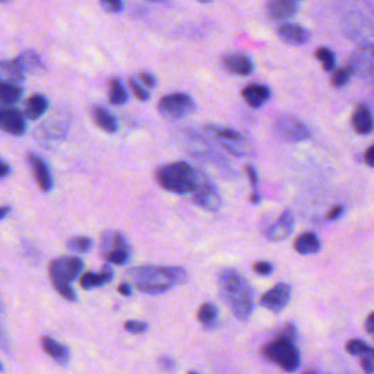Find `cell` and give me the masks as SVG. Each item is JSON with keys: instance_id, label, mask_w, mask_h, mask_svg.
Listing matches in <instances>:
<instances>
[{"instance_id": "cell-1", "label": "cell", "mask_w": 374, "mask_h": 374, "mask_svg": "<svg viewBox=\"0 0 374 374\" xmlns=\"http://www.w3.org/2000/svg\"><path fill=\"white\" fill-rule=\"evenodd\" d=\"M218 290L222 302L237 319L247 320L250 318L254 309L253 288L240 272L233 267L222 269L218 275Z\"/></svg>"}, {"instance_id": "cell-2", "label": "cell", "mask_w": 374, "mask_h": 374, "mask_svg": "<svg viewBox=\"0 0 374 374\" xmlns=\"http://www.w3.org/2000/svg\"><path fill=\"white\" fill-rule=\"evenodd\" d=\"M134 286L145 294H162L187 282V272L180 266H141L130 272Z\"/></svg>"}, {"instance_id": "cell-3", "label": "cell", "mask_w": 374, "mask_h": 374, "mask_svg": "<svg viewBox=\"0 0 374 374\" xmlns=\"http://www.w3.org/2000/svg\"><path fill=\"white\" fill-rule=\"evenodd\" d=\"M205 178L206 176L202 171L185 161L167 164L157 171V182L159 186L164 190L176 194H193L203 183Z\"/></svg>"}, {"instance_id": "cell-4", "label": "cell", "mask_w": 374, "mask_h": 374, "mask_svg": "<svg viewBox=\"0 0 374 374\" xmlns=\"http://www.w3.org/2000/svg\"><path fill=\"white\" fill-rule=\"evenodd\" d=\"M263 357L286 371H295L300 366V351L295 347V326L288 323L279 335L263 347Z\"/></svg>"}, {"instance_id": "cell-5", "label": "cell", "mask_w": 374, "mask_h": 374, "mask_svg": "<svg viewBox=\"0 0 374 374\" xmlns=\"http://www.w3.org/2000/svg\"><path fill=\"white\" fill-rule=\"evenodd\" d=\"M82 269L84 262L75 256H65L52 262L50 276L53 281V286L59 291V294L65 297L66 300L70 302L77 300V294L72 290L70 282L79 276Z\"/></svg>"}, {"instance_id": "cell-6", "label": "cell", "mask_w": 374, "mask_h": 374, "mask_svg": "<svg viewBox=\"0 0 374 374\" xmlns=\"http://www.w3.org/2000/svg\"><path fill=\"white\" fill-rule=\"evenodd\" d=\"M342 31L347 38L364 47H373V24L371 20L363 12H351L348 13L342 24Z\"/></svg>"}, {"instance_id": "cell-7", "label": "cell", "mask_w": 374, "mask_h": 374, "mask_svg": "<svg viewBox=\"0 0 374 374\" xmlns=\"http://www.w3.org/2000/svg\"><path fill=\"white\" fill-rule=\"evenodd\" d=\"M196 110V102L187 94H169L158 102V111L169 118H183Z\"/></svg>"}, {"instance_id": "cell-8", "label": "cell", "mask_w": 374, "mask_h": 374, "mask_svg": "<svg viewBox=\"0 0 374 374\" xmlns=\"http://www.w3.org/2000/svg\"><path fill=\"white\" fill-rule=\"evenodd\" d=\"M209 129H211L215 139L222 145V148L226 149V151L237 157H243L249 154L250 151L249 142L246 141V138L240 132L228 129V127H214V126H211Z\"/></svg>"}, {"instance_id": "cell-9", "label": "cell", "mask_w": 374, "mask_h": 374, "mask_svg": "<svg viewBox=\"0 0 374 374\" xmlns=\"http://www.w3.org/2000/svg\"><path fill=\"white\" fill-rule=\"evenodd\" d=\"M275 129L283 141L294 142V143L307 141L311 134L310 129L303 122H300L298 118L291 117V116L279 117L276 120Z\"/></svg>"}, {"instance_id": "cell-10", "label": "cell", "mask_w": 374, "mask_h": 374, "mask_svg": "<svg viewBox=\"0 0 374 374\" xmlns=\"http://www.w3.org/2000/svg\"><path fill=\"white\" fill-rule=\"evenodd\" d=\"M193 203L209 212H217L222 205V198L217 186L206 177L198 190L192 194Z\"/></svg>"}, {"instance_id": "cell-11", "label": "cell", "mask_w": 374, "mask_h": 374, "mask_svg": "<svg viewBox=\"0 0 374 374\" xmlns=\"http://www.w3.org/2000/svg\"><path fill=\"white\" fill-rule=\"evenodd\" d=\"M352 75L360 79H371L374 73V53L373 47H364L355 50L348 61L347 66Z\"/></svg>"}, {"instance_id": "cell-12", "label": "cell", "mask_w": 374, "mask_h": 374, "mask_svg": "<svg viewBox=\"0 0 374 374\" xmlns=\"http://www.w3.org/2000/svg\"><path fill=\"white\" fill-rule=\"evenodd\" d=\"M290 298H291V287L288 283L279 282L272 290L266 291L262 295L260 306L274 313H279L287 307V304L290 303Z\"/></svg>"}, {"instance_id": "cell-13", "label": "cell", "mask_w": 374, "mask_h": 374, "mask_svg": "<svg viewBox=\"0 0 374 374\" xmlns=\"http://www.w3.org/2000/svg\"><path fill=\"white\" fill-rule=\"evenodd\" d=\"M293 230H294V214L290 209H286L272 226H269L266 228L265 237L269 242L274 243L283 242L293 234Z\"/></svg>"}, {"instance_id": "cell-14", "label": "cell", "mask_w": 374, "mask_h": 374, "mask_svg": "<svg viewBox=\"0 0 374 374\" xmlns=\"http://www.w3.org/2000/svg\"><path fill=\"white\" fill-rule=\"evenodd\" d=\"M0 129L15 137H21L26 129L24 114L18 109L2 107L0 109Z\"/></svg>"}, {"instance_id": "cell-15", "label": "cell", "mask_w": 374, "mask_h": 374, "mask_svg": "<svg viewBox=\"0 0 374 374\" xmlns=\"http://www.w3.org/2000/svg\"><path fill=\"white\" fill-rule=\"evenodd\" d=\"M278 37L291 46H303L311 38V34L307 28L298 24H283L278 28Z\"/></svg>"}, {"instance_id": "cell-16", "label": "cell", "mask_w": 374, "mask_h": 374, "mask_svg": "<svg viewBox=\"0 0 374 374\" xmlns=\"http://www.w3.org/2000/svg\"><path fill=\"white\" fill-rule=\"evenodd\" d=\"M242 97L251 109H259L271 98V89L262 84H250L243 88Z\"/></svg>"}, {"instance_id": "cell-17", "label": "cell", "mask_w": 374, "mask_h": 374, "mask_svg": "<svg viewBox=\"0 0 374 374\" xmlns=\"http://www.w3.org/2000/svg\"><path fill=\"white\" fill-rule=\"evenodd\" d=\"M298 8H300V3L295 2V0H274V2L267 3L266 10L271 18L282 21L294 17Z\"/></svg>"}, {"instance_id": "cell-18", "label": "cell", "mask_w": 374, "mask_h": 374, "mask_svg": "<svg viewBox=\"0 0 374 374\" xmlns=\"http://www.w3.org/2000/svg\"><path fill=\"white\" fill-rule=\"evenodd\" d=\"M29 164H31L34 176H36V180H37L40 189L44 190V192L52 190L53 178H52V173H50V170L47 167L46 161H44L38 155L31 154V155H29Z\"/></svg>"}, {"instance_id": "cell-19", "label": "cell", "mask_w": 374, "mask_h": 374, "mask_svg": "<svg viewBox=\"0 0 374 374\" xmlns=\"http://www.w3.org/2000/svg\"><path fill=\"white\" fill-rule=\"evenodd\" d=\"M114 276L113 269L110 266H104L100 274L95 272H86L81 276V287L84 290H94L98 287L106 286Z\"/></svg>"}, {"instance_id": "cell-20", "label": "cell", "mask_w": 374, "mask_h": 374, "mask_svg": "<svg viewBox=\"0 0 374 374\" xmlns=\"http://www.w3.org/2000/svg\"><path fill=\"white\" fill-rule=\"evenodd\" d=\"M25 79V73L20 65L12 62H0V84L2 85H18Z\"/></svg>"}, {"instance_id": "cell-21", "label": "cell", "mask_w": 374, "mask_h": 374, "mask_svg": "<svg viewBox=\"0 0 374 374\" xmlns=\"http://www.w3.org/2000/svg\"><path fill=\"white\" fill-rule=\"evenodd\" d=\"M224 66H226L230 72L240 75V77H247L254 69L253 62L247 56L243 54H231L224 59Z\"/></svg>"}, {"instance_id": "cell-22", "label": "cell", "mask_w": 374, "mask_h": 374, "mask_svg": "<svg viewBox=\"0 0 374 374\" xmlns=\"http://www.w3.org/2000/svg\"><path fill=\"white\" fill-rule=\"evenodd\" d=\"M352 126L357 133L370 134L373 132V117L367 106H358L352 114Z\"/></svg>"}, {"instance_id": "cell-23", "label": "cell", "mask_w": 374, "mask_h": 374, "mask_svg": "<svg viewBox=\"0 0 374 374\" xmlns=\"http://www.w3.org/2000/svg\"><path fill=\"white\" fill-rule=\"evenodd\" d=\"M294 249L297 253L304 254V256H307V254H316L320 250V240L314 233H304L297 237Z\"/></svg>"}, {"instance_id": "cell-24", "label": "cell", "mask_w": 374, "mask_h": 374, "mask_svg": "<svg viewBox=\"0 0 374 374\" xmlns=\"http://www.w3.org/2000/svg\"><path fill=\"white\" fill-rule=\"evenodd\" d=\"M41 345H42V350L46 351V354H49L57 363H61V364L68 363L69 350L65 345H62V343H59L50 336H44L41 339Z\"/></svg>"}, {"instance_id": "cell-25", "label": "cell", "mask_w": 374, "mask_h": 374, "mask_svg": "<svg viewBox=\"0 0 374 374\" xmlns=\"http://www.w3.org/2000/svg\"><path fill=\"white\" fill-rule=\"evenodd\" d=\"M101 249H102V254H107L111 251H120V250L130 251V246L126 240V237L120 233H106L104 234L102 242H101Z\"/></svg>"}, {"instance_id": "cell-26", "label": "cell", "mask_w": 374, "mask_h": 374, "mask_svg": "<svg viewBox=\"0 0 374 374\" xmlns=\"http://www.w3.org/2000/svg\"><path fill=\"white\" fill-rule=\"evenodd\" d=\"M93 120L98 127H101L107 133H114L118 129L116 117L107 109L100 107V106L93 110Z\"/></svg>"}, {"instance_id": "cell-27", "label": "cell", "mask_w": 374, "mask_h": 374, "mask_svg": "<svg viewBox=\"0 0 374 374\" xmlns=\"http://www.w3.org/2000/svg\"><path fill=\"white\" fill-rule=\"evenodd\" d=\"M47 107H49L47 98L41 94H36L28 100L25 114L28 118H31V120H37L38 117H41L47 111Z\"/></svg>"}, {"instance_id": "cell-28", "label": "cell", "mask_w": 374, "mask_h": 374, "mask_svg": "<svg viewBox=\"0 0 374 374\" xmlns=\"http://www.w3.org/2000/svg\"><path fill=\"white\" fill-rule=\"evenodd\" d=\"M15 62L20 65V68L25 72H37L44 69L41 57L34 52H25L20 57L15 59Z\"/></svg>"}, {"instance_id": "cell-29", "label": "cell", "mask_w": 374, "mask_h": 374, "mask_svg": "<svg viewBox=\"0 0 374 374\" xmlns=\"http://www.w3.org/2000/svg\"><path fill=\"white\" fill-rule=\"evenodd\" d=\"M109 100L111 104H114V106H123V104H126L129 100V94L126 91V88L118 79H114L110 84Z\"/></svg>"}, {"instance_id": "cell-30", "label": "cell", "mask_w": 374, "mask_h": 374, "mask_svg": "<svg viewBox=\"0 0 374 374\" xmlns=\"http://www.w3.org/2000/svg\"><path fill=\"white\" fill-rule=\"evenodd\" d=\"M198 319L206 327L215 326L218 320V307L212 303H205L198 311Z\"/></svg>"}, {"instance_id": "cell-31", "label": "cell", "mask_w": 374, "mask_h": 374, "mask_svg": "<svg viewBox=\"0 0 374 374\" xmlns=\"http://www.w3.org/2000/svg\"><path fill=\"white\" fill-rule=\"evenodd\" d=\"M21 88L18 85H2L0 84V102L13 104L21 98Z\"/></svg>"}, {"instance_id": "cell-32", "label": "cell", "mask_w": 374, "mask_h": 374, "mask_svg": "<svg viewBox=\"0 0 374 374\" xmlns=\"http://www.w3.org/2000/svg\"><path fill=\"white\" fill-rule=\"evenodd\" d=\"M316 57H318V61L320 62L323 70L326 72H331L335 69V54L331 49H327V47H320L316 50Z\"/></svg>"}, {"instance_id": "cell-33", "label": "cell", "mask_w": 374, "mask_h": 374, "mask_svg": "<svg viewBox=\"0 0 374 374\" xmlns=\"http://www.w3.org/2000/svg\"><path fill=\"white\" fill-rule=\"evenodd\" d=\"M347 351L352 355H360V357H366V355H373V350L370 345L364 341L360 339H351L347 342Z\"/></svg>"}, {"instance_id": "cell-34", "label": "cell", "mask_w": 374, "mask_h": 374, "mask_svg": "<svg viewBox=\"0 0 374 374\" xmlns=\"http://www.w3.org/2000/svg\"><path fill=\"white\" fill-rule=\"evenodd\" d=\"M68 247L77 253H85L89 249L93 247V240L89 237L85 235H78V237H72L68 242Z\"/></svg>"}, {"instance_id": "cell-35", "label": "cell", "mask_w": 374, "mask_h": 374, "mask_svg": "<svg viewBox=\"0 0 374 374\" xmlns=\"http://www.w3.org/2000/svg\"><path fill=\"white\" fill-rule=\"evenodd\" d=\"M352 77L351 70L345 66V68H341V69H336L334 73H332V78H331V82L335 88H343L345 86L350 79Z\"/></svg>"}, {"instance_id": "cell-36", "label": "cell", "mask_w": 374, "mask_h": 374, "mask_svg": "<svg viewBox=\"0 0 374 374\" xmlns=\"http://www.w3.org/2000/svg\"><path fill=\"white\" fill-rule=\"evenodd\" d=\"M104 258H106V260H107L109 263L123 266V265L129 263V260H130V251H127V250L111 251V253L104 254Z\"/></svg>"}, {"instance_id": "cell-37", "label": "cell", "mask_w": 374, "mask_h": 374, "mask_svg": "<svg viewBox=\"0 0 374 374\" xmlns=\"http://www.w3.org/2000/svg\"><path fill=\"white\" fill-rule=\"evenodd\" d=\"M129 84H130V88H132V91H133L134 97H137L138 100H141V101H148V100H149V94H148V91H146V89L141 85V82H139L138 79L132 78V79L129 81Z\"/></svg>"}, {"instance_id": "cell-38", "label": "cell", "mask_w": 374, "mask_h": 374, "mask_svg": "<svg viewBox=\"0 0 374 374\" xmlns=\"http://www.w3.org/2000/svg\"><path fill=\"white\" fill-rule=\"evenodd\" d=\"M125 329L130 334H143L148 329V323L141 320H129L125 323Z\"/></svg>"}, {"instance_id": "cell-39", "label": "cell", "mask_w": 374, "mask_h": 374, "mask_svg": "<svg viewBox=\"0 0 374 374\" xmlns=\"http://www.w3.org/2000/svg\"><path fill=\"white\" fill-rule=\"evenodd\" d=\"M101 6L104 9H106L107 12L117 13V12H122L123 10L125 3L120 2V0H104V2H101Z\"/></svg>"}, {"instance_id": "cell-40", "label": "cell", "mask_w": 374, "mask_h": 374, "mask_svg": "<svg viewBox=\"0 0 374 374\" xmlns=\"http://www.w3.org/2000/svg\"><path fill=\"white\" fill-rule=\"evenodd\" d=\"M254 272H256L258 275L260 276H267V275H271L272 271H274V267L272 265L269 263V262H258V263H254Z\"/></svg>"}, {"instance_id": "cell-41", "label": "cell", "mask_w": 374, "mask_h": 374, "mask_svg": "<svg viewBox=\"0 0 374 374\" xmlns=\"http://www.w3.org/2000/svg\"><path fill=\"white\" fill-rule=\"evenodd\" d=\"M139 81H141V85H146L149 88H154L157 85V79L153 73H149V72H142L139 73Z\"/></svg>"}, {"instance_id": "cell-42", "label": "cell", "mask_w": 374, "mask_h": 374, "mask_svg": "<svg viewBox=\"0 0 374 374\" xmlns=\"http://www.w3.org/2000/svg\"><path fill=\"white\" fill-rule=\"evenodd\" d=\"M246 173L249 174V180H250L251 186L256 187L258 183H259V177H258V171H256V169H254L253 166H247V167H246Z\"/></svg>"}, {"instance_id": "cell-43", "label": "cell", "mask_w": 374, "mask_h": 374, "mask_svg": "<svg viewBox=\"0 0 374 374\" xmlns=\"http://www.w3.org/2000/svg\"><path fill=\"white\" fill-rule=\"evenodd\" d=\"M361 366L364 368V371L367 374H373L374 371V364H373V357L371 355H366L361 358Z\"/></svg>"}, {"instance_id": "cell-44", "label": "cell", "mask_w": 374, "mask_h": 374, "mask_svg": "<svg viewBox=\"0 0 374 374\" xmlns=\"http://www.w3.org/2000/svg\"><path fill=\"white\" fill-rule=\"evenodd\" d=\"M342 214H343V208L339 206V205H336V206H334V208L331 209V211H329V214H327V219L335 221V219H338Z\"/></svg>"}, {"instance_id": "cell-45", "label": "cell", "mask_w": 374, "mask_h": 374, "mask_svg": "<svg viewBox=\"0 0 374 374\" xmlns=\"http://www.w3.org/2000/svg\"><path fill=\"white\" fill-rule=\"evenodd\" d=\"M118 293H120V294L125 295V297L132 295V287H130V283H129V282H122L120 286H118Z\"/></svg>"}, {"instance_id": "cell-46", "label": "cell", "mask_w": 374, "mask_h": 374, "mask_svg": "<svg viewBox=\"0 0 374 374\" xmlns=\"http://www.w3.org/2000/svg\"><path fill=\"white\" fill-rule=\"evenodd\" d=\"M374 314L371 313L370 314V316L367 318V323H366V327H367V332H368V335H373L374 334Z\"/></svg>"}, {"instance_id": "cell-47", "label": "cell", "mask_w": 374, "mask_h": 374, "mask_svg": "<svg viewBox=\"0 0 374 374\" xmlns=\"http://www.w3.org/2000/svg\"><path fill=\"white\" fill-rule=\"evenodd\" d=\"M159 363H161V366H162L164 368H166V370H171V368L174 367V363L170 360L169 357H162L161 360H159Z\"/></svg>"}, {"instance_id": "cell-48", "label": "cell", "mask_w": 374, "mask_h": 374, "mask_svg": "<svg viewBox=\"0 0 374 374\" xmlns=\"http://www.w3.org/2000/svg\"><path fill=\"white\" fill-rule=\"evenodd\" d=\"M373 154H374V148L370 146L366 153V162H367L368 167H373Z\"/></svg>"}, {"instance_id": "cell-49", "label": "cell", "mask_w": 374, "mask_h": 374, "mask_svg": "<svg viewBox=\"0 0 374 374\" xmlns=\"http://www.w3.org/2000/svg\"><path fill=\"white\" fill-rule=\"evenodd\" d=\"M9 166H8V164L6 162H3L2 159H0V178H2V177H5V176H8L9 174Z\"/></svg>"}, {"instance_id": "cell-50", "label": "cell", "mask_w": 374, "mask_h": 374, "mask_svg": "<svg viewBox=\"0 0 374 374\" xmlns=\"http://www.w3.org/2000/svg\"><path fill=\"white\" fill-rule=\"evenodd\" d=\"M250 199H251V203H254V205H258L260 202V196H259V194H256V193H253Z\"/></svg>"}, {"instance_id": "cell-51", "label": "cell", "mask_w": 374, "mask_h": 374, "mask_svg": "<svg viewBox=\"0 0 374 374\" xmlns=\"http://www.w3.org/2000/svg\"><path fill=\"white\" fill-rule=\"evenodd\" d=\"M9 214V208H0V219H3Z\"/></svg>"}, {"instance_id": "cell-52", "label": "cell", "mask_w": 374, "mask_h": 374, "mask_svg": "<svg viewBox=\"0 0 374 374\" xmlns=\"http://www.w3.org/2000/svg\"><path fill=\"white\" fill-rule=\"evenodd\" d=\"M304 374H318V373L316 371H306Z\"/></svg>"}, {"instance_id": "cell-53", "label": "cell", "mask_w": 374, "mask_h": 374, "mask_svg": "<svg viewBox=\"0 0 374 374\" xmlns=\"http://www.w3.org/2000/svg\"><path fill=\"white\" fill-rule=\"evenodd\" d=\"M3 370V367H2V364H0V371H2Z\"/></svg>"}, {"instance_id": "cell-54", "label": "cell", "mask_w": 374, "mask_h": 374, "mask_svg": "<svg viewBox=\"0 0 374 374\" xmlns=\"http://www.w3.org/2000/svg\"><path fill=\"white\" fill-rule=\"evenodd\" d=\"M189 374H196V373H193V371H190V373H189Z\"/></svg>"}]
</instances>
